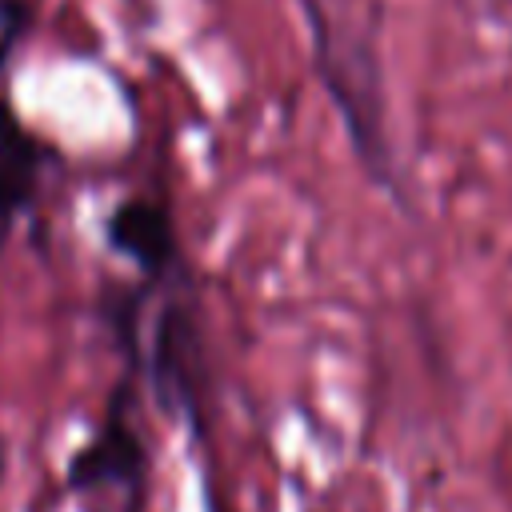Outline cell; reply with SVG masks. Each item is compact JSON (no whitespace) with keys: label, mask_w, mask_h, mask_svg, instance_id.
Here are the masks:
<instances>
[{"label":"cell","mask_w":512,"mask_h":512,"mask_svg":"<svg viewBox=\"0 0 512 512\" xmlns=\"http://www.w3.org/2000/svg\"><path fill=\"white\" fill-rule=\"evenodd\" d=\"M36 24V4L32 0H0V68L16 56L24 36Z\"/></svg>","instance_id":"8992f818"},{"label":"cell","mask_w":512,"mask_h":512,"mask_svg":"<svg viewBox=\"0 0 512 512\" xmlns=\"http://www.w3.org/2000/svg\"><path fill=\"white\" fill-rule=\"evenodd\" d=\"M300 8H304L316 80L344 124L356 164L380 192H388L400 208H408L400 160H396L392 132H388V96H384V68H380L376 36L336 16L324 0H300Z\"/></svg>","instance_id":"6da1fadb"},{"label":"cell","mask_w":512,"mask_h":512,"mask_svg":"<svg viewBox=\"0 0 512 512\" xmlns=\"http://www.w3.org/2000/svg\"><path fill=\"white\" fill-rule=\"evenodd\" d=\"M48 156V144L32 136L16 108L0 96V244L8 240L12 224L32 208Z\"/></svg>","instance_id":"5b68a950"},{"label":"cell","mask_w":512,"mask_h":512,"mask_svg":"<svg viewBox=\"0 0 512 512\" xmlns=\"http://www.w3.org/2000/svg\"><path fill=\"white\" fill-rule=\"evenodd\" d=\"M168 296L160 300L148 336L120 332V348L128 352L132 368L144 372L152 400L164 416L188 420L196 432L204 424V388H208V356L200 320L188 300V272L180 268L168 276Z\"/></svg>","instance_id":"7a4b0ae2"},{"label":"cell","mask_w":512,"mask_h":512,"mask_svg":"<svg viewBox=\"0 0 512 512\" xmlns=\"http://www.w3.org/2000/svg\"><path fill=\"white\" fill-rule=\"evenodd\" d=\"M132 380H120L104 424L96 428V436L68 460V488L72 492H104V488H124L128 500H144V484H148V448L132 412Z\"/></svg>","instance_id":"3957f363"},{"label":"cell","mask_w":512,"mask_h":512,"mask_svg":"<svg viewBox=\"0 0 512 512\" xmlns=\"http://www.w3.org/2000/svg\"><path fill=\"white\" fill-rule=\"evenodd\" d=\"M500 4H512V0H500Z\"/></svg>","instance_id":"52a82bcc"},{"label":"cell","mask_w":512,"mask_h":512,"mask_svg":"<svg viewBox=\"0 0 512 512\" xmlns=\"http://www.w3.org/2000/svg\"><path fill=\"white\" fill-rule=\"evenodd\" d=\"M104 236L108 244L132 260L140 268L144 280H164L176 268H184L180 256V240H176V224L164 200L156 196H124L108 220H104Z\"/></svg>","instance_id":"277c9868"}]
</instances>
